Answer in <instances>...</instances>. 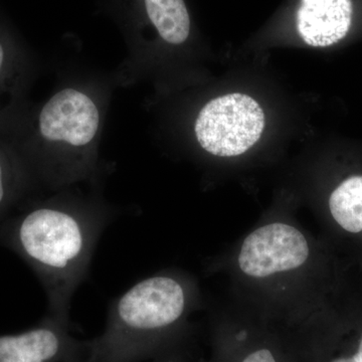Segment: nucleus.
<instances>
[{"mask_svg": "<svg viewBox=\"0 0 362 362\" xmlns=\"http://www.w3.org/2000/svg\"><path fill=\"white\" fill-rule=\"evenodd\" d=\"M25 175L16 162L0 148V223L20 204Z\"/></svg>", "mask_w": 362, "mask_h": 362, "instance_id": "9d476101", "label": "nucleus"}, {"mask_svg": "<svg viewBox=\"0 0 362 362\" xmlns=\"http://www.w3.org/2000/svg\"><path fill=\"white\" fill-rule=\"evenodd\" d=\"M194 300V288L180 275L143 279L111 304L103 332L90 339L89 362H140L173 349Z\"/></svg>", "mask_w": 362, "mask_h": 362, "instance_id": "f03ea898", "label": "nucleus"}, {"mask_svg": "<svg viewBox=\"0 0 362 362\" xmlns=\"http://www.w3.org/2000/svg\"><path fill=\"white\" fill-rule=\"evenodd\" d=\"M11 54L7 52L6 45L0 42V94L4 90L9 71H11Z\"/></svg>", "mask_w": 362, "mask_h": 362, "instance_id": "ddd939ff", "label": "nucleus"}, {"mask_svg": "<svg viewBox=\"0 0 362 362\" xmlns=\"http://www.w3.org/2000/svg\"><path fill=\"white\" fill-rule=\"evenodd\" d=\"M100 113L85 93L73 88L59 90L42 107L39 132L47 143L65 145L78 151L94 141L99 130Z\"/></svg>", "mask_w": 362, "mask_h": 362, "instance_id": "423d86ee", "label": "nucleus"}, {"mask_svg": "<svg viewBox=\"0 0 362 362\" xmlns=\"http://www.w3.org/2000/svg\"><path fill=\"white\" fill-rule=\"evenodd\" d=\"M90 350V339H78L71 324L47 315L30 329L0 337V362H89Z\"/></svg>", "mask_w": 362, "mask_h": 362, "instance_id": "39448f33", "label": "nucleus"}, {"mask_svg": "<svg viewBox=\"0 0 362 362\" xmlns=\"http://www.w3.org/2000/svg\"><path fill=\"white\" fill-rule=\"evenodd\" d=\"M240 362H279V361L271 349L259 347L247 354Z\"/></svg>", "mask_w": 362, "mask_h": 362, "instance_id": "f8f14e48", "label": "nucleus"}, {"mask_svg": "<svg viewBox=\"0 0 362 362\" xmlns=\"http://www.w3.org/2000/svg\"><path fill=\"white\" fill-rule=\"evenodd\" d=\"M309 255L308 240L297 228L272 223L256 228L244 240L238 264L247 277L266 279L297 270Z\"/></svg>", "mask_w": 362, "mask_h": 362, "instance_id": "20e7f679", "label": "nucleus"}, {"mask_svg": "<svg viewBox=\"0 0 362 362\" xmlns=\"http://www.w3.org/2000/svg\"><path fill=\"white\" fill-rule=\"evenodd\" d=\"M265 127L263 109L252 97L230 94L202 109L194 133L202 148L218 157H235L251 149Z\"/></svg>", "mask_w": 362, "mask_h": 362, "instance_id": "7ed1b4c3", "label": "nucleus"}, {"mask_svg": "<svg viewBox=\"0 0 362 362\" xmlns=\"http://www.w3.org/2000/svg\"><path fill=\"white\" fill-rule=\"evenodd\" d=\"M154 362H197L192 361L189 357L185 356L181 352L176 351L175 349L166 351L165 354L156 357V361Z\"/></svg>", "mask_w": 362, "mask_h": 362, "instance_id": "4468645a", "label": "nucleus"}, {"mask_svg": "<svg viewBox=\"0 0 362 362\" xmlns=\"http://www.w3.org/2000/svg\"><path fill=\"white\" fill-rule=\"evenodd\" d=\"M329 211L342 230L354 235L362 233V176H351L333 190Z\"/></svg>", "mask_w": 362, "mask_h": 362, "instance_id": "1a4fd4ad", "label": "nucleus"}, {"mask_svg": "<svg viewBox=\"0 0 362 362\" xmlns=\"http://www.w3.org/2000/svg\"><path fill=\"white\" fill-rule=\"evenodd\" d=\"M144 6L162 40L181 45L188 39L190 18L185 0H144Z\"/></svg>", "mask_w": 362, "mask_h": 362, "instance_id": "6e6552de", "label": "nucleus"}, {"mask_svg": "<svg viewBox=\"0 0 362 362\" xmlns=\"http://www.w3.org/2000/svg\"><path fill=\"white\" fill-rule=\"evenodd\" d=\"M325 362H362V325L346 344L331 352Z\"/></svg>", "mask_w": 362, "mask_h": 362, "instance_id": "9b49d317", "label": "nucleus"}, {"mask_svg": "<svg viewBox=\"0 0 362 362\" xmlns=\"http://www.w3.org/2000/svg\"><path fill=\"white\" fill-rule=\"evenodd\" d=\"M351 20V0H301L298 33L311 47H329L347 35Z\"/></svg>", "mask_w": 362, "mask_h": 362, "instance_id": "0eeeda50", "label": "nucleus"}, {"mask_svg": "<svg viewBox=\"0 0 362 362\" xmlns=\"http://www.w3.org/2000/svg\"><path fill=\"white\" fill-rule=\"evenodd\" d=\"M110 216L98 206L51 202L20 206L0 223V246L25 261L44 288L47 316L71 324V299Z\"/></svg>", "mask_w": 362, "mask_h": 362, "instance_id": "f257e3e1", "label": "nucleus"}]
</instances>
